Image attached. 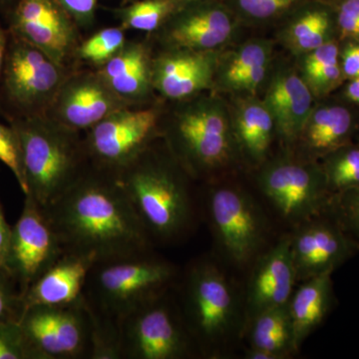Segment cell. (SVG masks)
<instances>
[{
	"instance_id": "1",
	"label": "cell",
	"mask_w": 359,
	"mask_h": 359,
	"mask_svg": "<svg viewBox=\"0 0 359 359\" xmlns=\"http://www.w3.org/2000/svg\"><path fill=\"white\" fill-rule=\"evenodd\" d=\"M46 211L65 249L97 262L150 250L152 241L117 176L91 164Z\"/></svg>"
},
{
	"instance_id": "2",
	"label": "cell",
	"mask_w": 359,
	"mask_h": 359,
	"mask_svg": "<svg viewBox=\"0 0 359 359\" xmlns=\"http://www.w3.org/2000/svg\"><path fill=\"white\" fill-rule=\"evenodd\" d=\"M20 138L27 193L48 208L90 166L81 133L60 126L45 115L8 119Z\"/></svg>"
},
{
	"instance_id": "3",
	"label": "cell",
	"mask_w": 359,
	"mask_h": 359,
	"mask_svg": "<svg viewBox=\"0 0 359 359\" xmlns=\"http://www.w3.org/2000/svg\"><path fill=\"white\" fill-rule=\"evenodd\" d=\"M178 172L152 146L115 174L151 241L178 237L190 223V196Z\"/></svg>"
},
{
	"instance_id": "4",
	"label": "cell",
	"mask_w": 359,
	"mask_h": 359,
	"mask_svg": "<svg viewBox=\"0 0 359 359\" xmlns=\"http://www.w3.org/2000/svg\"><path fill=\"white\" fill-rule=\"evenodd\" d=\"M175 275L173 266L150 250L99 261L90 271L84 297L96 318L118 328L125 316L164 294Z\"/></svg>"
},
{
	"instance_id": "5",
	"label": "cell",
	"mask_w": 359,
	"mask_h": 359,
	"mask_svg": "<svg viewBox=\"0 0 359 359\" xmlns=\"http://www.w3.org/2000/svg\"><path fill=\"white\" fill-rule=\"evenodd\" d=\"M165 134L175 160L193 174L223 167L235 145L231 119L223 101L198 95L182 101Z\"/></svg>"
},
{
	"instance_id": "6",
	"label": "cell",
	"mask_w": 359,
	"mask_h": 359,
	"mask_svg": "<svg viewBox=\"0 0 359 359\" xmlns=\"http://www.w3.org/2000/svg\"><path fill=\"white\" fill-rule=\"evenodd\" d=\"M71 69L8 30L0 80V99L11 109L7 118L46 114Z\"/></svg>"
},
{
	"instance_id": "7",
	"label": "cell",
	"mask_w": 359,
	"mask_h": 359,
	"mask_svg": "<svg viewBox=\"0 0 359 359\" xmlns=\"http://www.w3.org/2000/svg\"><path fill=\"white\" fill-rule=\"evenodd\" d=\"M161 110L154 104L116 111L85 132L90 164L117 174L152 147L160 133Z\"/></svg>"
},
{
	"instance_id": "8",
	"label": "cell",
	"mask_w": 359,
	"mask_h": 359,
	"mask_svg": "<svg viewBox=\"0 0 359 359\" xmlns=\"http://www.w3.org/2000/svg\"><path fill=\"white\" fill-rule=\"evenodd\" d=\"M20 325L32 359L91 358L93 323L85 297L65 306H32Z\"/></svg>"
},
{
	"instance_id": "9",
	"label": "cell",
	"mask_w": 359,
	"mask_h": 359,
	"mask_svg": "<svg viewBox=\"0 0 359 359\" xmlns=\"http://www.w3.org/2000/svg\"><path fill=\"white\" fill-rule=\"evenodd\" d=\"M118 330L121 358L178 359L190 353V332L165 294L125 316Z\"/></svg>"
},
{
	"instance_id": "10",
	"label": "cell",
	"mask_w": 359,
	"mask_h": 359,
	"mask_svg": "<svg viewBox=\"0 0 359 359\" xmlns=\"http://www.w3.org/2000/svg\"><path fill=\"white\" fill-rule=\"evenodd\" d=\"M25 197L20 219L11 228L4 266L20 290L21 301L30 285L66 250L46 209L30 196Z\"/></svg>"
},
{
	"instance_id": "11",
	"label": "cell",
	"mask_w": 359,
	"mask_h": 359,
	"mask_svg": "<svg viewBox=\"0 0 359 359\" xmlns=\"http://www.w3.org/2000/svg\"><path fill=\"white\" fill-rule=\"evenodd\" d=\"M266 198L290 222H309L327 214L332 195L320 164L282 161L259 176Z\"/></svg>"
},
{
	"instance_id": "12",
	"label": "cell",
	"mask_w": 359,
	"mask_h": 359,
	"mask_svg": "<svg viewBox=\"0 0 359 359\" xmlns=\"http://www.w3.org/2000/svg\"><path fill=\"white\" fill-rule=\"evenodd\" d=\"M186 325L204 346L222 341L237 318L230 283L216 266L200 264L189 273L185 290Z\"/></svg>"
},
{
	"instance_id": "13",
	"label": "cell",
	"mask_w": 359,
	"mask_h": 359,
	"mask_svg": "<svg viewBox=\"0 0 359 359\" xmlns=\"http://www.w3.org/2000/svg\"><path fill=\"white\" fill-rule=\"evenodd\" d=\"M79 27L58 0H18L8 13V30L70 67L80 43Z\"/></svg>"
},
{
	"instance_id": "14",
	"label": "cell",
	"mask_w": 359,
	"mask_h": 359,
	"mask_svg": "<svg viewBox=\"0 0 359 359\" xmlns=\"http://www.w3.org/2000/svg\"><path fill=\"white\" fill-rule=\"evenodd\" d=\"M125 107L129 104L116 95L95 69L72 68L45 116L70 131L85 133Z\"/></svg>"
},
{
	"instance_id": "15",
	"label": "cell",
	"mask_w": 359,
	"mask_h": 359,
	"mask_svg": "<svg viewBox=\"0 0 359 359\" xmlns=\"http://www.w3.org/2000/svg\"><path fill=\"white\" fill-rule=\"evenodd\" d=\"M238 23L222 0H188L158 34L165 47L219 51L233 39Z\"/></svg>"
},
{
	"instance_id": "16",
	"label": "cell",
	"mask_w": 359,
	"mask_h": 359,
	"mask_svg": "<svg viewBox=\"0 0 359 359\" xmlns=\"http://www.w3.org/2000/svg\"><path fill=\"white\" fill-rule=\"evenodd\" d=\"M290 252L297 280H306L334 273L359 252V243L327 212L306 222L290 238Z\"/></svg>"
},
{
	"instance_id": "17",
	"label": "cell",
	"mask_w": 359,
	"mask_h": 359,
	"mask_svg": "<svg viewBox=\"0 0 359 359\" xmlns=\"http://www.w3.org/2000/svg\"><path fill=\"white\" fill-rule=\"evenodd\" d=\"M219 60V51L165 47L153 56V88L174 102L201 95L214 86Z\"/></svg>"
},
{
	"instance_id": "18",
	"label": "cell",
	"mask_w": 359,
	"mask_h": 359,
	"mask_svg": "<svg viewBox=\"0 0 359 359\" xmlns=\"http://www.w3.org/2000/svg\"><path fill=\"white\" fill-rule=\"evenodd\" d=\"M209 212L217 238L235 263L249 262L262 240V224L256 207L240 191L233 188L212 190Z\"/></svg>"
},
{
	"instance_id": "19",
	"label": "cell",
	"mask_w": 359,
	"mask_h": 359,
	"mask_svg": "<svg viewBox=\"0 0 359 359\" xmlns=\"http://www.w3.org/2000/svg\"><path fill=\"white\" fill-rule=\"evenodd\" d=\"M96 262L91 255L66 250L26 290L22 297L23 311L32 306H65L81 301Z\"/></svg>"
},
{
	"instance_id": "20",
	"label": "cell",
	"mask_w": 359,
	"mask_h": 359,
	"mask_svg": "<svg viewBox=\"0 0 359 359\" xmlns=\"http://www.w3.org/2000/svg\"><path fill=\"white\" fill-rule=\"evenodd\" d=\"M152 49L144 40H127L108 62L96 68L113 92L130 106L147 105L155 91L152 83Z\"/></svg>"
},
{
	"instance_id": "21",
	"label": "cell",
	"mask_w": 359,
	"mask_h": 359,
	"mask_svg": "<svg viewBox=\"0 0 359 359\" xmlns=\"http://www.w3.org/2000/svg\"><path fill=\"white\" fill-rule=\"evenodd\" d=\"M290 238L262 257L250 280L248 306L252 318L266 309L287 306L297 282Z\"/></svg>"
},
{
	"instance_id": "22",
	"label": "cell",
	"mask_w": 359,
	"mask_h": 359,
	"mask_svg": "<svg viewBox=\"0 0 359 359\" xmlns=\"http://www.w3.org/2000/svg\"><path fill=\"white\" fill-rule=\"evenodd\" d=\"M314 96L304 80L294 71L278 70L271 79L264 102L278 133L292 143L301 137L314 108Z\"/></svg>"
},
{
	"instance_id": "23",
	"label": "cell",
	"mask_w": 359,
	"mask_h": 359,
	"mask_svg": "<svg viewBox=\"0 0 359 359\" xmlns=\"http://www.w3.org/2000/svg\"><path fill=\"white\" fill-rule=\"evenodd\" d=\"M355 129V115L348 106L325 102L314 106L299 138L311 155L323 158L351 143Z\"/></svg>"
},
{
	"instance_id": "24",
	"label": "cell",
	"mask_w": 359,
	"mask_h": 359,
	"mask_svg": "<svg viewBox=\"0 0 359 359\" xmlns=\"http://www.w3.org/2000/svg\"><path fill=\"white\" fill-rule=\"evenodd\" d=\"M283 40L290 50L299 55L339 40L337 18L332 4L323 0H309L290 14Z\"/></svg>"
},
{
	"instance_id": "25",
	"label": "cell",
	"mask_w": 359,
	"mask_h": 359,
	"mask_svg": "<svg viewBox=\"0 0 359 359\" xmlns=\"http://www.w3.org/2000/svg\"><path fill=\"white\" fill-rule=\"evenodd\" d=\"M332 273H325L304 280L290 297L289 308L295 351L327 318L334 304Z\"/></svg>"
},
{
	"instance_id": "26",
	"label": "cell",
	"mask_w": 359,
	"mask_h": 359,
	"mask_svg": "<svg viewBox=\"0 0 359 359\" xmlns=\"http://www.w3.org/2000/svg\"><path fill=\"white\" fill-rule=\"evenodd\" d=\"M236 142L254 161H262L268 154L276 128L273 116L264 101L247 98L238 101L231 119Z\"/></svg>"
},
{
	"instance_id": "27",
	"label": "cell",
	"mask_w": 359,
	"mask_h": 359,
	"mask_svg": "<svg viewBox=\"0 0 359 359\" xmlns=\"http://www.w3.org/2000/svg\"><path fill=\"white\" fill-rule=\"evenodd\" d=\"M302 79L316 98H325L346 81L339 61V41L309 52L302 63Z\"/></svg>"
},
{
	"instance_id": "28",
	"label": "cell",
	"mask_w": 359,
	"mask_h": 359,
	"mask_svg": "<svg viewBox=\"0 0 359 359\" xmlns=\"http://www.w3.org/2000/svg\"><path fill=\"white\" fill-rule=\"evenodd\" d=\"M250 344L252 348L271 351L283 358L295 351L287 304L266 309L252 318Z\"/></svg>"
},
{
	"instance_id": "29",
	"label": "cell",
	"mask_w": 359,
	"mask_h": 359,
	"mask_svg": "<svg viewBox=\"0 0 359 359\" xmlns=\"http://www.w3.org/2000/svg\"><path fill=\"white\" fill-rule=\"evenodd\" d=\"M188 0H135L112 9L116 20L126 30L158 32Z\"/></svg>"
},
{
	"instance_id": "30",
	"label": "cell",
	"mask_w": 359,
	"mask_h": 359,
	"mask_svg": "<svg viewBox=\"0 0 359 359\" xmlns=\"http://www.w3.org/2000/svg\"><path fill=\"white\" fill-rule=\"evenodd\" d=\"M271 53L273 45L271 42L268 40L255 39L241 45L224 60L219 56L215 84H218L224 91H228L231 85L243 73L259 66L269 65Z\"/></svg>"
},
{
	"instance_id": "31",
	"label": "cell",
	"mask_w": 359,
	"mask_h": 359,
	"mask_svg": "<svg viewBox=\"0 0 359 359\" xmlns=\"http://www.w3.org/2000/svg\"><path fill=\"white\" fill-rule=\"evenodd\" d=\"M323 159L321 168L332 196L359 187V144L351 142Z\"/></svg>"
},
{
	"instance_id": "32",
	"label": "cell",
	"mask_w": 359,
	"mask_h": 359,
	"mask_svg": "<svg viewBox=\"0 0 359 359\" xmlns=\"http://www.w3.org/2000/svg\"><path fill=\"white\" fill-rule=\"evenodd\" d=\"M240 23L263 25L287 18L309 0H222Z\"/></svg>"
},
{
	"instance_id": "33",
	"label": "cell",
	"mask_w": 359,
	"mask_h": 359,
	"mask_svg": "<svg viewBox=\"0 0 359 359\" xmlns=\"http://www.w3.org/2000/svg\"><path fill=\"white\" fill-rule=\"evenodd\" d=\"M126 32L121 25L98 30L84 41H80L74 60L91 65L93 69L101 67L126 44Z\"/></svg>"
},
{
	"instance_id": "34",
	"label": "cell",
	"mask_w": 359,
	"mask_h": 359,
	"mask_svg": "<svg viewBox=\"0 0 359 359\" xmlns=\"http://www.w3.org/2000/svg\"><path fill=\"white\" fill-rule=\"evenodd\" d=\"M327 214L359 243V187L332 196Z\"/></svg>"
},
{
	"instance_id": "35",
	"label": "cell",
	"mask_w": 359,
	"mask_h": 359,
	"mask_svg": "<svg viewBox=\"0 0 359 359\" xmlns=\"http://www.w3.org/2000/svg\"><path fill=\"white\" fill-rule=\"evenodd\" d=\"M0 161L13 172L23 195L27 193L20 138L15 129L0 123Z\"/></svg>"
},
{
	"instance_id": "36",
	"label": "cell",
	"mask_w": 359,
	"mask_h": 359,
	"mask_svg": "<svg viewBox=\"0 0 359 359\" xmlns=\"http://www.w3.org/2000/svg\"><path fill=\"white\" fill-rule=\"evenodd\" d=\"M0 359H32L20 321L0 323Z\"/></svg>"
},
{
	"instance_id": "37",
	"label": "cell",
	"mask_w": 359,
	"mask_h": 359,
	"mask_svg": "<svg viewBox=\"0 0 359 359\" xmlns=\"http://www.w3.org/2000/svg\"><path fill=\"white\" fill-rule=\"evenodd\" d=\"M22 313L20 290L4 269H0V323L20 321Z\"/></svg>"
},
{
	"instance_id": "38",
	"label": "cell",
	"mask_w": 359,
	"mask_h": 359,
	"mask_svg": "<svg viewBox=\"0 0 359 359\" xmlns=\"http://www.w3.org/2000/svg\"><path fill=\"white\" fill-rule=\"evenodd\" d=\"M332 6L337 18L339 41L359 42V0H339Z\"/></svg>"
},
{
	"instance_id": "39",
	"label": "cell",
	"mask_w": 359,
	"mask_h": 359,
	"mask_svg": "<svg viewBox=\"0 0 359 359\" xmlns=\"http://www.w3.org/2000/svg\"><path fill=\"white\" fill-rule=\"evenodd\" d=\"M79 28H89L96 20L100 0H58Z\"/></svg>"
},
{
	"instance_id": "40",
	"label": "cell",
	"mask_w": 359,
	"mask_h": 359,
	"mask_svg": "<svg viewBox=\"0 0 359 359\" xmlns=\"http://www.w3.org/2000/svg\"><path fill=\"white\" fill-rule=\"evenodd\" d=\"M339 61L346 81L359 77V42L339 41Z\"/></svg>"
},
{
	"instance_id": "41",
	"label": "cell",
	"mask_w": 359,
	"mask_h": 359,
	"mask_svg": "<svg viewBox=\"0 0 359 359\" xmlns=\"http://www.w3.org/2000/svg\"><path fill=\"white\" fill-rule=\"evenodd\" d=\"M11 228L7 223L1 202H0V269H4V263L8 252L9 241H11Z\"/></svg>"
},
{
	"instance_id": "42",
	"label": "cell",
	"mask_w": 359,
	"mask_h": 359,
	"mask_svg": "<svg viewBox=\"0 0 359 359\" xmlns=\"http://www.w3.org/2000/svg\"><path fill=\"white\" fill-rule=\"evenodd\" d=\"M344 96L347 102L359 105V77L347 80L344 90Z\"/></svg>"
},
{
	"instance_id": "43",
	"label": "cell",
	"mask_w": 359,
	"mask_h": 359,
	"mask_svg": "<svg viewBox=\"0 0 359 359\" xmlns=\"http://www.w3.org/2000/svg\"><path fill=\"white\" fill-rule=\"evenodd\" d=\"M7 45H8V29L4 28L0 23V80H1L2 70L6 61Z\"/></svg>"
},
{
	"instance_id": "44",
	"label": "cell",
	"mask_w": 359,
	"mask_h": 359,
	"mask_svg": "<svg viewBox=\"0 0 359 359\" xmlns=\"http://www.w3.org/2000/svg\"><path fill=\"white\" fill-rule=\"evenodd\" d=\"M249 359H282V356L271 353V351H263L259 348H250L247 353Z\"/></svg>"
},
{
	"instance_id": "45",
	"label": "cell",
	"mask_w": 359,
	"mask_h": 359,
	"mask_svg": "<svg viewBox=\"0 0 359 359\" xmlns=\"http://www.w3.org/2000/svg\"><path fill=\"white\" fill-rule=\"evenodd\" d=\"M18 0H0V11H11Z\"/></svg>"
},
{
	"instance_id": "46",
	"label": "cell",
	"mask_w": 359,
	"mask_h": 359,
	"mask_svg": "<svg viewBox=\"0 0 359 359\" xmlns=\"http://www.w3.org/2000/svg\"><path fill=\"white\" fill-rule=\"evenodd\" d=\"M323 1L327 2V4H334L335 2L339 1V0H323Z\"/></svg>"
},
{
	"instance_id": "47",
	"label": "cell",
	"mask_w": 359,
	"mask_h": 359,
	"mask_svg": "<svg viewBox=\"0 0 359 359\" xmlns=\"http://www.w3.org/2000/svg\"><path fill=\"white\" fill-rule=\"evenodd\" d=\"M125 4H130V2L135 1V0H124Z\"/></svg>"
}]
</instances>
